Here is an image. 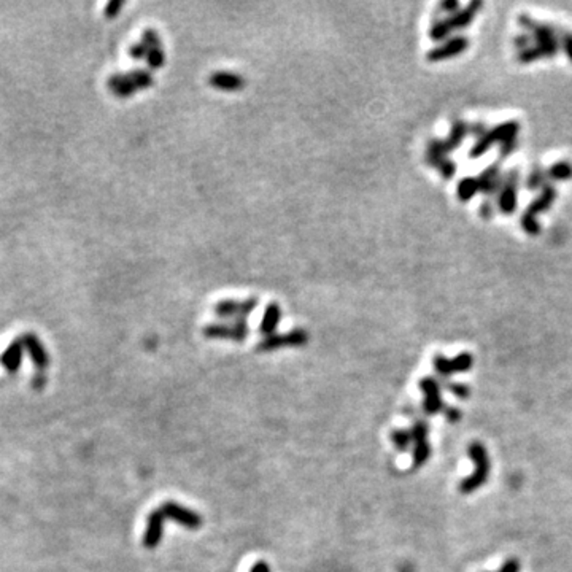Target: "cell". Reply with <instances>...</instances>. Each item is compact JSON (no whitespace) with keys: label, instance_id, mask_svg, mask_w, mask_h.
<instances>
[{"label":"cell","instance_id":"6da1fadb","mask_svg":"<svg viewBox=\"0 0 572 572\" xmlns=\"http://www.w3.org/2000/svg\"><path fill=\"white\" fill-rule=\"evenodd\" d=\"M468 454L474 463V471L471 476L463 478L461 483H459V492L464 494H471L477 492L478 488H482L490 477V471H492V463H490V456L487 448L482 442H472L469 443L468 447Z\"/></svg>","mask_w":572,"mask_h":572},{"label":"cell","instance_id":"7a4b0ae2","mask_svg":"<svg viewBox=\"0 0 572 572\" xmlns=\"http://www.w3.org/2000/svg\"><path fill=\"white\" fill-rule=\"evenodd\" d=\"M518 131H520V124H518V121H515V120L504 121V122H500V124L492 127V129L487 131V134H485L482 139H478L476 143H474L471 151H469V157H472V160L482 157L485 153H487L492 146L496 145V143L500 145V143L512 139V137H518Z\"/></svg>","mask_w":572,"mask_h":572},{"label":"cell","instance_id":"3957f363","mask_svg":"<svg viewBox=\"0 0 572 572\" xmlns=\"http://www.w3.org/2000/svg\"><path fill=\"white\" fill-rule=\"evenodd\" d=\"M309 333L302 328L291 329L286 334H272L264 337V339L256 345L258 351H274L278 349H298V346L307 345Z\"/></svg>","mask_w":572,"mask_h":572},{"label":"cell","instance_id":"277c9868","mask_svg":"<svg viewBox=\"0 0 572 572\" xmlns=\"http://www.w3.org/2000/svg\"><path fill=\"white\" fill-rule=\"evenodd\" d=\"M432 364L439 377L443 382H448L453 374H464V372L471 371L474 366V356L468 353V351H463V353L456 355L452 360H448L443 355H436L432 360Z\"/></svg>","mask_w":572,"mask_h":572},{"label":"cell","instance_id":"5b68a950","mask_svg":"<svg viewBox=\"0 0 572 572\" xmlns=\"http://www.w3.org/2000/svg\"><path fill=\"white\" fill-rule=\"evenodd\" d=\"M518 182L520 173L517 168H510L507 173L503 175V186L498 192V208L500 213L512 214L517 210L518 204Z\"/></svg>","mask_w":572,"mask_h":572},{"label":"cell","instance_id":"8992f818","mask_svg":"<svg viewBox=\"0 0 572 572\" xmlns=\"http://www.w3.org/2000/svg\"><path fill=\"white\" fill-rule=\"evenodd\" d=\"M202 334L207 339H229L242 342L250 334V326L247 320H237L232 321V323H212L202 329Z\"/></svg>","mask_w":572,"mask_h":572},{"label":"cell","instance_id":"52a82bcc","mask_svg":"<svg viewBox=\"0 0 572 572\" xmlns=\"http://www.w3.org/2000/svg\"><path fill=\"white\" fill-rule=\"evenodd\" d=\"M259 300L256 298H248L243 300H234L226 299L219 300L213 305V314L219 318H229V320H245L252 311L258 307Z\"/></svg>","mask_w":572,"mask_h":572},{"label":"cell","instance_id":"ba28073f","mask_svg":"<svg viewBox=\"0 0 572 572\" xmlns=\"http://www.w3.org/2000/svg\"><path fill=\"white\" fill-rule=\"evenodd\" d=\"M469 45L471 42H469L466 35H454V37H450L446 42L439 43L437 47L429 50L426 53V59L429 63H442V60L453 59L456 56H461L469 48Z\"/></svg>","mask_w":572,"mask_h":572},{"label":"cell","instance_id":"9c48e42d","mask_svg":"<svg viewBox=\"0 0 572 572\" xmlns=\"http://www.w3.org/2000/svg\"><path fill=\"white\" fill-rule=\"evenodd\" d=\"M160 510L166 518L172 520L173 523L180 525L186 529H199L202 526L201 515H199L197 512H194V510L185 507V505H182V504L168 500V503H164L161 505Z\"/></svg>","mask_w":572,"mask_h":572},{"label":"cell","instance_id":"30bf717a","mask_svg":"<svg viewBox=\"0 0 572 572\" xmlns=\"http://www.w3.org/2000/svg\"><path fill=\"white\" fill-rule=\"evenodd\" d=\"M560 51H561V48H560L558 38L544 40V42L534 43L533 47L526 48L523 51H518L517 59H518L520 64H531V63H536V60H540V59L555 58V56L558 54Z\"/></svg>","mask_w":572,"mask_h":572},{"label":"cell","instance_id":"8fae6325","mask_svg":"<svg viewBox=\"0 0 572 572\" xmlns=\"http://www.w3.org/2000/svg\"><path fill=\"white\" fill-rule=\"evenodd\" d=\"M418 386L425 393L423 410H425L426 415H437L439 412H442L446 406H443L442 402L441 383L437 382V379H434V377H423V379L418 382Z\"/></svg>","mask_w":572,"mask_h":572},{"label":"cell","instance_id":"7c38bea8","mask_svg":"<svg viewBox=\"0 0 572 572\" xmlns=\"http://www.w3.org/2000/svg\"><path fill=\"white\" fill-rule=\"evenodd\" d=\"M518 24L522 25V29L526 30V34H529L531 37L534 38V43L544 42V40L558 38L560 25L538 21V19H534L533 16H529V14H526V13L520 14Z\"/></svg>","mask_w":572,"mask_h":572},{"label":"cell","instance_id":"4fadbf2b","mask_svg":"<svg viewBox=\"0 0 572 572\" xmlns=\"http://www.w3.org/2000/svg\"><path fill=\"white\" fill-rule=\"evenodd\" d=\"M482 7H483V3L480 2V0H472V2H469L466 7L459 8L456 13L450 14V16H446V21L452 32L463 30V29H466L468 25H471V23L476 19L477 13L482 10Z\"/></svg>","mask_w":572,"mask_h":572},{"label":"cell","instance_id":"5bb4252c","mask_svg":"<svg viewBox=\"0 0 572 572\" xmlns=\"http://www.w3.org/2000/svg\"><path fill=\"white\" fill-rule=\"evenodd\" d=\"M164 520L166 517L162 515L160 509L153 510V512L148 515L146 520V529L145 534H143V545L146 549H156L160 545L162 539V533H164Z\"/></svg>","mask_w":572,"mask_h":572},{"label":"cell","instance_id":"9a60e30c","mask_svg":"<svg viewBox=\"0 0 572 572\" xmlns=\"http://www.w3.org/2000/svg\"><path fill=\"white\" fill-rule=\"evenodd\" d=\"M480 183V192L487 197H494L503 186V173H500L499 162H493L477 177Z\"/></svg>","mask_w":572,"mask_h":572},{"label":"cell","instance_id":"2e32d148","mask_svg":"<svg viewBox=\"0 0 572 572\" xmlns=\"http://www.w3.org/2000/svg\"><path fill=\"white\" fill-rule=\"evenodd\" d=\"M19 339H21L24 349L28 350V353L30 356V360H32V362L35 364V367H37L38 371L47 369V367L50 366V356L47 353V350H45L43 344L40 342L38 337L35 334L29 333V334L21 336Z\"/></svg>","mask_w":572,"mask_h":572},{"label":"cell","instance_id":"e0dca14e","mask_svg":"<svg viewBox=\"0 0 572 572\" xmlns=\"http://www.w3.org/2000/svg\"><path fill=\"white\" fill-rule=\"evenodd\" d=\"M208 83H210L213 88H218L221 91H240L245 88L247 81H245L242 75L236 74V72L217 70L212 72L210 76H208Z\"/></svg>","mask_w":572,"mask_h":572},{"label":"cell","instance_id":"ac0fdd59","mask_svg":"<svg viewBox=\"0 0 572 572\" xmlns=\"http://www.w3.org/2000/svg\"><path fill=\"white\" fill-rule=\"evenodd\" d=\"M556 196H558L556 188L551 185V183H547V185L540 190L539 196L531 201L528 208H526V213L533 214V217H538L539 213L547 212L549 208L553 206V202L556 201Z\"/></svg>","mask_w":572,"mask_h":572},{"label":"cell","instance_id":"d6986e66","mask_svg":"<svg viewBox=\"0 0 572 572\" xmlns=\"http://www.w3.org/2000/svg\"><path fill=\"white\" fill-rule=\"evenodd\" d=\"M23 350H24V345L21 339H16L8 345V349L3 351L2 356H0V362H2V366L10 372V374H16L19 366H21Z\"/></svg>","mask_w":572,"mask_h":572},{"label":"cell","instance_id":"ffe728a7","mask_svg":"<svg viewBox=\"0 0 572 572\" xmlns=\"http://www.w3.org/2000/svg\"><path fill=\"white\" fill-rule=\"evenodd\" d=\"M282 315H283L282 307H280L277 302H270L263 314L261 324H259V333L265 337L275 334L280 321H282Z\"/></svg>","mask_w":572,"mask_h":572},{"label":"cell","instance_id":"44dd1931","mask_svg":"<svg viewBox=\"0 0 572 572\" xmlns=\"http://www.w3.org/2000/svg\"><path fill=\"white\" fill-rule=\"evenodd\" d=\"M109 88L118 97H131L137 88L129 74H115L109 78Z\"/></svg>","mask_w":572,"mask_h":572},{"label":"cell","instance_id":"7402d4cb","mask_svg":"<svg viewBox=\"0 0 572 572\" xmlns=\"http://www.w3.org/2000/svg\"><path fill=\"white\" fill-rule=\"evenodd\" d=\"M468 134H469V124H468V122H464L463 120H454L453 124H452L450 134H448L447 139H443L447 151L450 153V151L456 150V148L461 146Z\"/></svg>","mask_w":572,"mask_h":572},{"label":"cell","instance_id":"603a6c76","mask_svg":"<svg viewBox=\"0 0 572 572\" xmlns=\"http://www.w3.org/2000/svg\"><path fill=\"white\" fill-rule=\"evenodd\" d=\"M480 192V183L477 177H464L456 185V197L461 202H469Z\"/></svg>","mask_w":572,"mask_h":572},{"label":"cell","instance_id":"cb8c5ba5","mask_svg":"<svg viewBox=\"0 0 572 572\" xmlns=\"http://www.w3.org/2000/svg\"><path fill=\"white\" fill-rule=\"evenodd\" d=\"M550 182H569L572 178V164L569 161H556L547 168Z\"/></svg>","mask_w":572,"mask_h":572},{"label":"cell","instance_id":"d4e9b609","mask_svg":"<svg viewBox=\"0 0 572 572\" xmlns=\"http://www.w3.org/2000/svg\"><path fill=\"white\" fill-rule=\"evenodd\" d=\"M453 32L448 28L446 18L434 19L431 28H429V38L434 40V42H446V40L450 38Z\"/></svg>","mask_w":572,"mask_h":572},{"label":"cell","instance_id":"484cf974","mask_svg":"<svg viewBox=\"0 0 572 572\" xmlns=\"http://www.w3.org/2000/svg\"><path fill=\"white\" fill-rule=\"evenodd\" d=\"M549 183V178H547V170L542 168L540 166H536L531 173L526 178V188L531 191H538V190H542V188Z\"/></svg>","mask_w":572,"mask_h":572},{"label":"cell","instance_id":"4316f807","mask_svg":"<svg viewBox=\"0 0 572 572\" xmlns=\"http://www.w3.org/2000/svg\"><path fill=\"white\" fill-rule=\"evenodd\" d=\"M129 76L134 81L137 91L139 89H146L150 86L155 85V78H153V74L146 69H135L129 72Z\"/></svg>","mask_w":572,"mask_h":572},{"label":"cell","instance_id":"83f0119b","mask_svg":"<svg viewBox=\"0 0 572 572\" xmlns=\"http://www.w3.org/2000/svg\"><path fill=\"white\" fill-rule=\"evenodd\" d=\"M429 456H431V446L426 442H418L413 447V466L421 468L428 463Z\"/></svg>","mask_w":572,"mask_h":572},{"label":"cell","instance_id":"f1b7e54d","mask_svg":"<svg viewBox=\"0 0 572 572\" xmlns=\"http://www.w3.org/2000/svg\"><path fill=\"white\" fill-rule=\"evenodd\" d=\"M391 441L395 443V447L401 452H407L410 446L413 443L412 434L407 429H396V431L391 432Z\"/></svg>","mask_w":572,"mask_h":572},{"label":"cell","instance_id":"f546056e","mask_svg":"<svg viewBox=\"0 0 572 572\" xmlns=\"http://www.w3.org/2000/svg\"><path fill=\"white\" fill-rule=\"evenodd\" d=\"M520 226H522V229L528 236H539L540 231H542L538 217H533V214L526 212L523 213V217L520 218Z\"/></svg>","mask_w":572,"mask_h":572},{"label":"cell","instance_id":"4dcf8cb0","mask_svg":"<svg viewBox=\"0 0 572 572\" xmlns=\"http://www.w3.org/2000/svg\"><path fill=\"white\" fill-rule=\"evenodd\" d=\"M558 42L560 48L572 63V32L564 28H558Z\"/></svg>","mask_w":572,"mask_h":572},{"label":"cell","instance_id":"1f68e13d","mask_svg":"<svg viewBox=\"0 0 572 572\" xmlns=\"http://www.w3.org/2000/svg\"><path fill=\"white\" fill-rule=\"evenodd\" d=\"M146 63H148V67L153 69V70L161 69L166 63V53L162 51V47L161 48H151L150 51H148Z\"/></svg>","mask_w":572,"mask_h":572},{"label":"cell","instance_id":"d6a6232c","mask_svg":"<svg viewBox=\"0 0 572 572\" xmlns=\"http://www.w3.org/2000/svg\"><path fill=\"white\" fill-rule=\"evenodd\" d=\"M408 431H410V434H412L413 443L428 441V431H429V429H428V425L425 421H421V420L415 421V423H413V426L408 429Z\"/></svg>","mask_w":572,"mask_h":572},{"label":"cell","instance_id":"836d02e7","mask_svg":"<svg viewBox=\"0 0 572 572\" xmlns=\"http://www.w3.org/2000/svg\"><path fill=\"white\" fill-rule=\"evenodd\" d=\"M437 172L441 173L443 180H452L454 177V173H456V166H454V162L450 160V157H446V160L441 161L437 164Z\"/></svg>","mask_w":572,"mask_h":572},{"label":"cell","instance_id":"e575fe53","mask_svg":"<svg viewBox=\"0 0 572 572\" xmlns=\"http://www.w3.org/2000/svg\"><path fill=\"white\" fill-rule=\"evenodd\" d=\"M142 43H145L148 50L161 48V37L155 29H146L142 35Z\"/></svg>","mask_w":572,"mask_h":572},{"label":"cell","instance_id":"d590c367","mask_svg":"<svg viewBox=\"0 0 572 572\" xmlns=\"http://www.w3.org/2000/svg\"><path fill=\"white\" fill-rule=\"evenodd\" d=\"M447 388L452 391V395L454 397H458V399H468V397L471 396V390H469V386L463 385V383L447 382Z\"/></svg>","mask_w":572,"mask_h":572},{"label":"cell","instance_id":"8d00e7d4","mask_svg":"<svg viewBox=\"0 0 572 572\" xmlns=\"http://www.w3.org/2000/svg\"><path fill=\"white\" fill-rule=\"evenodd\" d=\"M517 148H518V139H517V137H512V139H509V140L500 143L499 155H500V157H509V156L514 155Z\"/></svg>","mask_w":572,"mask_h":572},{"label":"cell","instance_id":"74e56055","mask_svg":"<svg viewBox=\"0 0 572 572\" xmlns=\"http://www.w3.org/2000/svg\"><path fill=\"white\" fill-rule=\"evenodd\" d=\"M514 45H515V48H517L518 51H523L526 48L533 47V45H534V38L531 37L529 34H518V35H515Z\"/></svg>","mask_w":572,"mask_h":572},{"label":"cell","instance_id":"f35d334b","mask_svg":"<svg viewBox=\"0 0 572 572\" xmlns=\"http://www.w3.org/2000/svg\"><path fill=\"white\" fill-rule=\"evenodd\" d=\"M124 7V2H121V0H111V2L107 3L105 7V16L113 19L120 14V10Z\"/></svg>","mask_w":572,"mask_h":572},{"label":"cell","instance_id":"ab89813d","mask_svg":"<svg viewBox=\"0 0 572 572\" xmlns=\"http://www.w3.org/2000/svg\"><path fill=\"white\" fill-rule=\"evenodd\" d=\"M148 51H150V50H148L146 45L139 42V43H134L129 48V54H131V58H134V59H143V58L146 59Z\"/></svg>","mask_w":572,"mask_h":572},{"label":"cell","instance_id":"60d3db41","mask_svg":"<svg viewBox=\"0 0 572 572\" xmlns=\"http://www.w3.org/2000/svg\"><path fill=\"white\" fill-rule=\"evenodd\" d=\"M494 210H496V207H494L493 201L490 197H487V201L482 202V206H480V217H482L483 219H492Z\"/></svg>","mask_w":572,"mask_h":572},{"label":"cell","instance_id":"b9f144b4","mask_svg":"<svg viewBox=\"0 0 572 572\" xmlns=\"http://www.w3.org/2000/svg\"><path fill=\"white\" fill-rule=\"evenodd\" d=\"M488 127L483 124V122H472V124H469V134H471L474 139H482V137L487 134Z\"/></svg>","mask_w":572,"mask_h":572},{"label":"cell","instance_id":"7bdbcfd3","mask_svg":"<svg viewBox=\"0 0 572 572\" xmlns=\"http://www.w3.org/2000/svg\"><path fill=\"white\" fill-rule=\"evenodd\" d=\"M520 569H522L520 561L517 558H509L496 572H520Z\"/></svg>","mask_w":572,"mask_h":572},{"label":"cell","instance_id":"ee69618b","mask_svg":"<svg viewBox=\"0 0 572 572\" xmlns=\"http://www.w3.org/2000/svg\"><path fill=\"white\" fill-rule=\"evenodd\" d=\"M459 8H461V5H459V2H456V0H443V2H441V5H439V10L448 13V16L453 13H456Z\"/></svg>","mask_w":572,"mask_h":572},{"label":"cell","instance_id":"f6af8a7d","mask_svg":"<svg viewBox=\"0 0 572 572\" xmlns=\"http://www.w3.org/2000/svg\"><path fill=\"white\" fill-rule=\"evenodd\" d=\"M443 412H446L447 420L450 423H458L459 420H461V410H459L458 407L448 406V407L443 408Z\"/></svg>","mask_w":572,"mask_h":572},{"label":"cell","instance_id":"bcb514c9","mask_svg":"<svg viewBox=\"0 0 572 572\" xmlns=\"http://www.w3.org/2000/svg\"><path fill=\"white\" fill-rule=\"evenodd\" d=\"M250 572H270V566L265 563V561H258L252 566Z\"/></svg>","mask_w":572,"mask_h":572}]
</instances>
